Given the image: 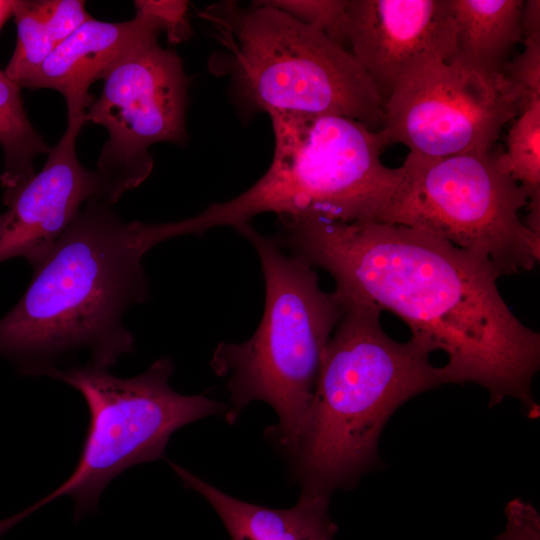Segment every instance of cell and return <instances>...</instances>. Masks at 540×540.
Wrapping results in <instances>:
<instances>
[{
  "mask_svg": "<svg viewBox=\"0 0 540 540\" xmlns=\"http://www.w3.org/2000/svg\"><path fill=\"white\" fill-rule=\"evenodd\" d=\"M135 10L132 19L122 22H105L92 17L57 45L21 87L58 91L66 101L67 120L86 123V112L94 101L89 93L90 86L103 80L145 38L163 32L152 15Z\"/></svg>",
  "mask_w": 540,
  "mask_h": 540,
  "instance_id": "obj_13",
  "label": "cell"
},
{
  "mask_svg": "<svg viewBox=\"0 0 540 540\" xmlns=\"http://www.w3.org/2000/svg\"><path fill=\"white\" fill-rule=\"evenodd\" d=\"M169 358L156 360L144 373L119 378L109 369L73 368L55 374L84 398L89 425L78 464L54 491L25 511L4 520L11 526L52 500L68 495L79 519L97 508L109 482L127 468L161 459L170 436L179 428L228 406L204 395L187 396L169 385Z\"/></svg>",
  "mask_w": 540,
  "mask_h": 540,
  "instance_id": "obj_7",
  "label": "cell"
},
{
  "mask_svg": "<svg viewBox=\"0 0 540 540\" xmlns=\"http://www.w3.org/2000/svg\"><path fill=\"white\" fill-rule=\"evenodd\" d=\"M274 153L266 172L233 199L184 219L188 234L234 229L263 213L278 218L380 221L402 181L381 161V131L333 115L270 113Z\"/></svg>",
  "mask_w": 540,
  "mask_h": 540,
  "instance_id": "obj_4",
  "label": "cell"
},
{
  "mask_svg": "<svg viewBox=\"0 0 540 540\" xmlns=\"http://www.w3.org/2000/svg\"><path fill=\"white\" fill-rule=\"evenodd\" d=\"M304 24L323 31L346 48L343 28L348 0H265Z\"/></svg>",
  "mask_w": 540,
  "mask_h": 540,
  "instance_id": "obj_19",
  "label": "cell"
},
{
  "mask_svg": "<svg viewBox=\"0 0 540 540\" xmlns=\"http://www.w3.org/2000/svg\"><path fill=\"white\" fill-rule=\"evenodd\" d=\"M55 45H59L92 17L81 0H35Z\"/></svg>",
  "mask_w": 540,
  "mask_h": 540,
  "instance_id": "obj_21",
  "label": "cell"
},
{
  "mask_svg": "<svg viewBox=\"0 0 540 540\" xmlns=\"http://www.w3.org/2000/svg\"><path fill=\"white\" fill-rule=\"evenodd\" d=\"M524 0H449L455 24L453 58L498 74L514 46L522 42Z\"/></svg>",
  "mask_w": 540,
  "mask_h": 540,
  "instance_id": "obj_15",
  "label": "cell"
},
{
  "mask_svg": "<svg viewBox=\"0 0 540 540\" xmlns=\"http://www.w3.org/2000/svg\"><path fill=\"white\" fill-rule=\"evenodd\" d=\"M159 35L145 38L109 71L85 115L86 123L107 131L96 171L117 201L151 174L152 145L187 141L189 78L178 54L159 44Z\"/></svg>",
  "mask_w": 540,
  "mask_h": 540,
  "instance_id": "obj_9",
  "label": "cell"
},
{
  "mask_svg": "<svg viewBox=\"0 0 540 540\" xmlns=\"http://www.w3.org/2000/svg\"><path fill=\"white\" fill-rule=\"evenodd\" d=\"M522 111L503 73L490 74L452 58L397 90L384 104L387 145L441 158L489 152L503 126Z\"/></svg>",
  "mask_w": 540,
  "mask_h": 540,
  "instance_id": "obj_10",
  "label": "cell"
},
{
  "mask_svg": "<svg viewBox=\"0 0 540 540\" xmlns=\"http://www.w3.org/2000/svg\"><path fill=\"white\" fill-rule=\"evenodd\" d=\"M170 465L185 487L210 503L231 540H334L337 526L329 516V497L301 493L291 508H267L229 496L183 467Z\"/></svg>",
  "mask_w": 540,
  "mask_h": 540,
  "instance_id": "obj_14",
  "label": "cell"
},
{
  "mask_svg": "<svg viewBox=\"0 0 540 540\" xmlns=\"http://www.w3.org/2000/svg\"><path fill=\"white\" fill-rule=\"evenodd\" d=\"M522 40L523 38L540 35V1L524 2L522 10Z\"/></svg>",
  "mask_w": 540,
  "mask_h": 540,
  "instance_id": "obj_24",
  "label": "cell"
},
{
  "mask_svg": "<svg viewBox=\"0 0 540 540\" xmlns=\"http://www.w3.org/2000/svg\"><path fill=\"white\" fill-rule=\"evenodd\" d=\"M343 35L384 104L405 84L455 55L449 0H348Z\"/></svg>",
  "mask_w": 540,
  "mask_h": 540,
  "instance_id": "obj_11",
  "label": "cell"
},
{
  "mask_svg": "<svg viewBox=\"0 0 540 540\" xmlns=\"http://www.w3.org/2000/svg\"><path fill=\"white\" fill-rule=\"evenodd\" d=\"M84 125L67 121L41 170L3 199L7 210L0 214V262L22 257L37 269L88 200L117 202L101 175L78 159L76 141Z\"/></svg>",
  "mask_w": 540,
  "mask_h": 540,
  "instance_id": "obj_12",
  "label": "cell"
},
{
  "mask_svg": "<svg viewBox=\"0 0 540 540\" xmlns=\"http://www.w3.org/2000/svg\"><path fill=\"white\" fill-rule=\"evenodd\" d=\"M0 146L4 168L0 184L3 199L11 196L34 174V159L50 147L37 133L25 112L21 87L0 69Z\"/></svg>",
  "mask_w": 540,
  "mask_h": 540,
  "instance_id": "obj_16",
  "label": "cell"
},
{
  "mask_svg": "<svg viewBox=\"0 0 540 540\" xmlns=\"http://www.w3.org/2000/svg\"><path fill=\"white\" fill-rule=\"evenodd\" d=\"M507 523L496 540H540V516L537 510L520 498L505 508Z\"/></svg>",
  "mask_w": 540,
  "mask_h": 540,
  "instance_id": "obj_23",
  "label": "cell"
},
{
  "mask_svg": "<svg viewBox=\"0 0 540 540\" xmlns=\"http://www.w3.org/2000/svg\"><path fill=\"white\" fill-rule=\"evenodd\" d=\"M346 308L324 350L313 397L294 451L302 493L330 497L351 487L378 462V440L406 401L442 384L450 370L430 362L433 346L411 336L390 338L382 310L345 298Z\"/></svg>",
  "mask_w": 540,
  "mask_h": 540,
  "instance_id": "obj_3",
  "label": "cell"
},
{
  "mask_svg": "<svg viewBox=\"0 0 540 540\" xmlns=\"http://www.w3.org/2000/svg\"><path fill=\"white\" fill-rule=\"evenodd\" d=\"M134 6L149 13L159 22L170 43L178 44L190 38L192 29L187 17V1L137 0L134 1Z\"/></svg>",
  "mask_w": 540,
  "mask_h": 540,
  "instance_id": "obj_22",
  "label": "cell"
},
{
  "mask_svg": "<svg viewBox=\"0 0 540 540\" xmlns=\"http://www.w3.org/2000/svg\"><path fill=\"white\" fill-rule=\"evenodd\" d=\"M255 248L265 281L261 322L243 343L221 342L211 360L214 372L227 378L233 423L255 400L269 404L278 423L271 434L291 454L297 446L313 397L327 343L343 315L346 299L324 292L313 266L286 255L274 238L251 225L235 228Z\"/></svg>",
  "mask_w": 540,
  "mask_h": 540,
  "instance_id": "obj_5",
  "label": "cell"
},
{
  "mask_svg": "<svg viewBox=\"0 0 540 540\" xmlns=\"http://www.w3.org/2000/svg\"><path fill=\"white\" fill-rule=\"evenodd\" d=\"M103 198L85 203L18 303L0 319V356L28 376L109 369L135 350L123 319L148 298L143 256L160 223L124 222ZM84 366V367H85Z\"/></svg>",
  "mask_w": 540,
  "mask_h": 540,
  "instance_id": "obj_2",
  "label": "cell"
},
{
  "mask_svg": "<svg viewBox=\"0 0 540 540\" xmlns=\"http://www.w3.org/2000/svg\"><path fill=\"white\" fill-rule=\"evenodd\" d=\"M203 17L226 49L224 68L250 113L333 115L379 131L384 102L353 54L264 1L216 3Z\"/></svg>",
  "mask_w": 540,
  "mask_h": 540,
  "instance_id": "obj_6",
  "label": "cell"
},
{
  "mask_svg": "<svg viewBox=\"0 0 540 540\" xmlns=\"http://www.w3.org/2000/svg\"><path fill=\"white\" fill-rule=\"evenodd\" d=\"M402 181L379 222L438 236L484 256L500 275L534 268L540 235L519 217L527 191L498 165L495 153L441 158L408 153Z\"/></svg>",
  "mask_w": 540,
  "mask_h": 540,
  "instance_id": "obj_8",
  "label": "cell"
},
{
  "mask_svg": "<svg viewBox=\"0 0 540 540\" xmlns=\"http://www.w3.org/2000/svg\"><path fill=\"white\" fill-rule=\"evenodd\" d=\"M499 167L529 195V203L540 204V100L523 109L507 135L503 152L495 153Z\"/></svg>",
  "mask_w": 540,
  "mask_h": 540,
  "instance_id": "obj_17",
  "label": "cell"
},
{
  "mask_svg": "<svg viewBox=\"0 0 540 540\" xmlns=\"http://www.w3.org/2000/svg\"><path fill=\"white\" fill-rule=\"evenodd\" d=\"M15 0H0V30L12 16Z\"/></svg>",
  "mask_w": 540,
  "mask_h": 540,
  "instance_id": "obj_25",
  "label": "cell"
},
{
  "mask_svg": "<svg viewBox=\"0 0 540 540\" xmlns=\"http://www.w3.org/2000/svg\"><path fill=\"white\" fill-rule=\"evenodd\" d=\"M12 17L17 27L15 50L4 69L20 87L55 49L35 0H15Z\"/></svg>",
  "mask_w": 540,
  "mask_h": 540,
  "instance_id": "obj_18",
  "label": "cell"
},
{
  "mask_svg": "<svg viewBox=\"0 0 540 540\" xmlns=\"http://www.w3.org/2000/svg\"><path fill=\"white\" fill-rule=\"evenodd\" d=\"M279 223L281 247L327 271L343 297L397 315L411 336L447 355L455 383L482 386L490 406L514 397L529 417H538L531 383L540 367V334L507 306L489 259L403 225L313 218Z\"/></svg>",
  "mask_w": 540,
  "mask_h": 540,
  "instance_id": "obj_1",
  "label": "cell"
},
{
  "mask_svg": "<svg viewBox=\"0 0 540 540\" xmlns=\"http://www.w3.org/2000/svg\"><path fill=\"white\" fill-rule=\"evenodd\" d=\"M524 49L509 60L502 73L517 95L522 110L540 100V35L523 38Z\"/></svg>",
  "mask_w": 540,
  "mask_h": 540,
  "instance_id": "obj_20",
  "label": "cell"
}]
</instances>
